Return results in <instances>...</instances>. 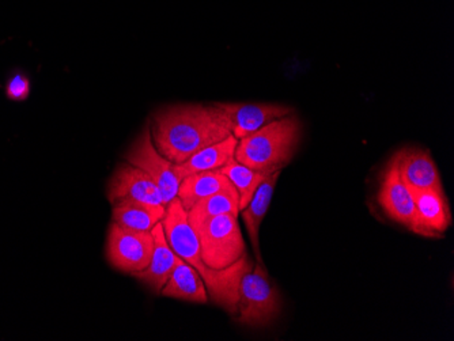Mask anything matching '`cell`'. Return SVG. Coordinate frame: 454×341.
<instances>
[{
	"mask_svg": "<svg viewBox=\"0 0 454 341\" xmlns=\"http://www.w3.org/2000/svg\"><path fill=\"white\" fill-rule=\"evenodd\" d=\"M203 263L213 269H224L237 263L247 252L239 216L224 213L208 219L195 229Z\"/></svg>",
	"mask_w": 454,
	"mask_h": 341,
	"instance_id": "obj_5",
	"label": "cell"
},
{
	"mask_svg": "<svg viewBox=\"0 0 454 341\" xmlns=\"http://www.w3.org/2000/svg\"><path fill=\"white\" fill-rule=\"evenodd\" d=\"M231 124V135L241 140L275 120L294 113V109L280 104L215 103Z\"/></svg>",
	"mask_w": 454,
	"mask_h": 341,
	"instance_id": "obj_9",
	"label": "cell"
},
{
	"mask_svg": "<svg viewBox=\"0 0 454 341\" xmlns=\"http://www.w3.org/2000/svg\"><path fill=\"white\" fill-rule=\"evenodd\" d=\"M379 203L384 213L392 221L420 236V226L417 210H415L414 198H412L410 188L403 182L395 157L390 160L387 170H385L384 177H382Z\"/></svg>",
	"mask_w": 454,
	"mask_h": 341,
	"instance_id": "obj_8",
	"label": "cell"
},
{
	"mask_svg": "<svg viewBox=\"0 0 454 341\" xmlns=\"http://www.w3.org/2000/svg\"><path fill=\"white\" fill-rule=\"evenodd\" d=\"M224 213L239 215V193L233 185L199 200L190 211H187L188 222L195 230L201 223L207 222L208 219L224 215Z\"/></svg>",
	"mask_w": 454,
	"mask_h": 341,
	"instance_id": "obj_19",
	"label": "cell"
},
{
	"mask_svg": "<svg viewBox=\"0 0 454 341\" xmlns=\"http://www.w3.org/2000/svg\"><path fill=\"white\" fill-rule=\"evenodd\" d=\"M150 128L158 151L175 165L231 135L229 120L215 104L167 106L154 114Z\"/></svg>",
	"mask_w": 454,
	"mask_h": 341,
	"instance_id": "obj_1",
	"label": "cell"
},
{
	"mask_svg": "<svg viewBox=\"0 0 454 341\" xmlns=\"http://www.w3.org/2000/svg\"><path fill=\"white\" fill-rule=\"evenodd\" d=\"M154 238V251L149 266L143 271L137 272L132 276L137 277L139 282L146 284L150 290L160 294L162 287L167 284L168 279L172 275L177 263V254L172 251L168 243L162 222L157 223L152 230Z\"/></svg>",
	"mask_w": 454,
	"mask_h": 341,
	"instance_id": "obj_13",
	"label": "cell"
},
{
	"mask_svg": "<svg viewBox=\"0 0 454 341\" xmlns=\"http://www.w3.org/2000/svg\"><path fill=\"white\" fill-rule=\"evenodd\" d=\"M167 205H153L132 198H121L114 203L112 219L116 225L137 231H152L157 223L162 222Z\"/></svg>",
	"mask_w": 454,
	"mask_h": 341,
	"instance_id": "obj_16",
	"label": "cell"
},
{
	"mask_svg": "<svg viewBox=\"0 0 454 341\" xmlns=\"http://www.w3.org/2000/svg\"><path fill=\"white\" fill-rule=\"evenodd\" d=\"M160 294L163 297L185 300L191 304L206 305L210 300L203 277L191 264L178 256L175 269Z\"/></svg>",
	"mask_w": 454,
	"mask_h": 341,
	"instance_id": "obj_15",
	"label": "cell"
},
{
	"mask_svg": "<svg viewBox=\"0 0 454 341\" xmlns=\"http://www.w3.org/2000/svg\"><path fill=\"white\" fill-rule=\"evenodd\" d=\"M237 144H239V139H236L233 135H229L226 139L221 140L218 143L211 144L196 152L184 164L176 165V172L180 182L196 173L222 169L231 158H234Z\"/></svg>",
	"mask_w": 454,
	"mask_h": 341,
	"instance_id": "obj_17",
	"label": "cell"
},
{
	"mask_svg": "<svg viewBox=\"0 0 454 341\" xmlns=\"http://www.w3.org/2000/svg\"><path fill=\"white\" fill-rule=\"evenodd\" d=\"M108 198L112 205L121 198H132L147 205H165L162 195L152 178L129 162L120 164L114 170L108 185Z\"/></svg>",
	"mask_w": 454,
	"mask_h": 341,
	"instance_id": "obj_10",
	"label": "cell"
},
{
	"mask_svg": "<svg viewBox=\"0 0 454 341\" xmlns=\"http://www.w3.org/2000/svg\"><path fill=\"white\" fill-rule=\"evenodd\" d=\"M163 231L172 251L184 261L193 267L203 277L207 287L208 297L214 304L223 307L231 315L236 314L239 302V287L242 275L254 266V260L245 253L233 266L224 269L208 268L203 263L198 236L188 222L185 208L178 198H173L167 205V213L162 219Z\"/></svg>",
	"mask_w": 454,
	"mask_h": 341,
	"instance_id": "obj_2",
	"label": "cell"
},
{
	"mask_svg": "<svg viewBox=\"0 0 454 341\" xmlns=\"http://www.w3.org/2000/svg\"><path fill=\"white\" fill-rule=\"evenodd\" d=\"M154 251L152 231H137L112 222L106 238V260L117 271L135 275L149 266Z\"/></svg>",
	"mask_w": 454,
	"mask_h": 341,
	"instance_id": "obj_7",
	"label": "cell"
},
{
	"mask_svg": "<svg viewBox=\"0 0 454 341\" xmlns=\"http://www.w3.org/2000/svg\"><path fill=\"white\" fill-rule=\"evenodd\" d=\"M282 172L270 173L265 175L262 184L254 192L251 202L247 203L244 210L239 211L242 221H244L245 228H247L249 238H251L252 249H254L256 261H262V251H260V228H262V221L267 215L268 208L272 202L275 187H277L278 180Z\"/></svg>",
	"mask_w": 454,
	"mask_h": 341,
	"instance_id": "obj_14",
	"label": "cell"
},
{
	"mask_svg": "<svg viewBox=\"0 0 454 341\" xmlns=\"http://www.w3.org/2000/svg\"><path fill=\"white\" fill-rule=\"evenodd\" d=\"M124 158L129 165L137 167L152 178L162 195L163 205H168L173 198H177L181 182L176 172V165L158 151L153 142L150 126L145 127L140 132Z\"/></svg>",
	"mask_w": 454,
	"mask_h": 341,
	"instance_id": "obj_6",
	"label": "cell"
},
{
	"mask_svg": "<svg viewBox=\"0 0 454 341\" xmlns=\"http://www.w3.org/2000/svg\"><path fill=\"white\" fill-rule=\"evenodd\" d=\"M400 175L410 190H441L440 172L430 152L407 147L395 155Z\"/></svg>",
	"mask_w": 454,
	"mask_h": 341,
	"instance_id": "obj_12",
	"label": "cell"
},
{
	"mask_svg": "<svg viewBox=\"0 0 454 341\" xmlns=\"http://www.w3.org/2000/svg\"><path fill=\"white\" fill-rule=\"evenodd\" d=\"M282 298L268 276L262 261H256L242 275L239 287L236 317L239 324L251 328L268 327L279 317Z\"/></svg>",
	"mask_w": 454,
	"mask_h": 341,
	"instance_id": "obj_4",
	"label": "cell"
},
{
	"mask_svg": "<svg viewBox=\"0 0 454 341\" xmlns=\"http://www.w3.org/2000/svg\"><path fill=\"white\" fill-rule=\"evenodd\" d=\"M419 221L420 236L437 238L449 230L451 213L443 188L441 190H411Z\"/></svg>",
	"mask_w": 454,
	"mask_h": 341,
	"instance_id": "obj_11",
	"label": "cell"
},
{
	"mask_svg": "<svg viewBox=\"0 0 454 341\" xmlns=\"http://www.w3.org/2000/svg\"><path fill=\"white\" fill-rule=\"evenodd\" d=\"M301 136L302 126L293 113L239 140L234 158L239 164L265 174L282 172L294 158Z\"/></svg>",
	"mask_w": 454,
	"mask_h": 341,
	"instance_id": "obj_3",
	"label": "cell"
},
{
	"mask_svg": "<svg viewBox=\"0 0 454 341\" xmlns=\"http://www.w3.org/2000/svg\"><path fill=\"white\" fill-rule=\"evenodd\" d=\"M231 185L221 169L196 173L181 180L177 198L185 211H190L201 198H208Z\"/></svg>",
	"mask_w": 454,
	"mask_h": 341,
	"instance_id": "obj_18",
	"label": "cell"
},
{
	"mask_svg": "<svg viewBox=\"0 0 454 341\" xmlns=\"http://www.w3.org/2000/svg\"><path fill=\"white\" fill-rule=\"evenodd\" d=\"M30 94V81L22 74H15L6 85L7 98L12 101H25Z\"/></svg>",
	"mask_w": 454,
	"mask_h": 341,
	"instance_id": "obj_21",
	"label": "cell"
},
{
	"mask_svg": "<svg viewBox=\"0 0 454 341\" xmlns=\"http://www.w3.org/2000/svg\"><path fill=\"white\" fill-rule=\"evenodd\" d=\"M221 172L229 178V182L236 188L239 198V211L247 207V203L251 202L259 185L264 180L265 173L257 172L251 167L237 162L236 158H231Z\"/></svg>",
	"mask_w": 454,
	"mask_h": 341,
	"instance_id": "obj_20",
	"label": "cell"
}]
</instances>
